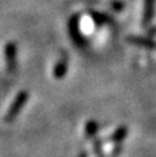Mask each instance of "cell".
Masks as SVG:
<instances>
[{
    "mask_svg": "<svg viewBox=\"0 0 156 157\" xmlns=\"http://www.w3.org/2000/svg\"><path fill=\"white\" fill-rule=\"evenodd\" d=\"M66 70H68V58H66V56H63V58L57 63V65L54 66L53 75H54L57 78H61V77L66 74Z\"/></svg>",
    "mask_w": 156,
    "mask_h": 157,
    "instance_id": "cell-6",
    "label": "cell"
},
{
    "mask_svg": "<svg viewBox=\"0 0 156 157\" xmlns=\"http://www.w3.org/2000/svg\"><path fill=\"white\" fill-rule=\"evenodd\" d=\"M127 134H128V129H127L125 126H120V128H118V129L111 135L109 141H112V142H120V141L127 136Z\"/></svg>",
    "mask_w": 156,
    "mask_h": 157,
    "instance_id": "cell-7",
    "label": "cell"
},
{
    "mask_svg": "<svg viewBox=\"0 0 156 157\" xmlns=\"http://www.w3.org/2000/svg\"><path fill=\"white\" fill-rule=\"evenodd\" d=\"M155 0H144V12H142V25H147L154 16Z\"/></svg>",
    "mask_w": 156,
    "mask_h": 157,
    "instance_id": "cell-5",
    "label": "cell"
},
{
    "mask_svg": "<svg viewBox=\"0 0 156 157\" xmlns=\"http://www.w3.org/2000/svg\"><path fill=\"white\" fill-rule=\"evenodd\" d=\"M93 150H95V153H96L97 157H103L102 148H101V141L97 140V139L93 141Z\"/></svg>",
    "mask_w": 156,
    "mask_h": 157,
    "instance_id": "cell-10",
    "label": "cell"
},
{
    "mask_svg": "<svg viewBox=\"0 0 156 157\" xmlns=\"http://www.w3.org/2000/svg\"><path fill=\"white\" fill-rule=\"evenodd\" d=\"M27 98H28V93L26 91H20L17 93V96L15 97V99L12 101V103L10 104V107L7 109V113L5 114L4 120L6 123H11L15 120V118L18 115V113L23 108L25 103L27 102Z\"/></svg>",
    "mask_w": 156,
    "mask_h": 157,
    "instance_id": "cell-1",
    "label": "cell"
},
{
    "mask_svg": "<svg viewBox=\"0 0 156 157\" xmlns=\"http://www.w3.org/2000/svg\"><path fill=\"white\" fill-rule=\"evenodd\" d=\"M97 129H98L97 123H96L95 120H88V121L86 123V128H85V134H86V136H88V137L93 136V135L96 134Z\"/></svg>",
    "mask_w": 156,
    "mask_h": 157,
    "instance_id": "cell-8",
    "label": "cell"
},
{
    "mask_svg": "<svg viewBox=\"0 0 156 157\" xmlns=\"http://www.w3.org/2000/svg\"><path fill=\"white\" fill-rule=\"evenodd\" d=\"M127 40L134 45L138 47H144V48H149L152 50H156V42L152 40L151 38H145V37H138V36H129L127 37Z\"/></svg>",
    "mask_w": 156,
    "mask_h": 157,
    "instance_id": "cell-4",
    "label": "cell"
},
{
    "mask_svg": "<svg viewBox=\"0 0 156 157\" xmlns=\"http://www.w3.org/2000/svg\"><path fill=\"white\" fill-rule=\"evenodd\" d=\"M92 16H93V18H95V21H96V23H98V25H102V23H108L109 22V17H107L106 15H102V13H97V12H92Z\"/></svg>",
    "mask_w": 156,
    "mask_h": 157,
    "instance_id": "cell-9",
    "label": "cell"
},
{
    "mask_svg": "<svg viewBox=\"0 0 156 157\" xmlns=\"http://www.w3.org/2000/svg\"><path fill=\"white\" fill-rule=\"evenodd\" d=\"M5 58L7 64V70L12 72L16 69V45L12 42H9L5 45Z\"/></svg>",
    "mask_w": 156,
    "mask_h": 157,
    "instance_id": "cell-2",
    "label": "cell"
},
{
    "mask_svg": "<svg viewBox=\"0 0 156 157\" xmlns=\"http://www.w3.org/2000/svg\"><path fill=\"white\" fill-rule=\"evenodd\" d=\"M69 29H70V36L72 38V40L77 44V45H82L85 43V39L84 37L81 36L80 31H79V20H77V16L74 15L71 18H70V22H69Z\"/></svg>",
    "mask_w": 156,
    "mask_h": 157,
    "instance_id": "cell-3",
    "label": "cell"
},
{
    "mask_svg": "<svg viewBox=\"0 0 156 157\" xmlns=\"http://www.w3.org/2000/svg\"><path fill=\"white\" fill-rule=\"evenodd\" d=\"M79 157H87V155H86V152H82V153H81Z\"/></svg>",
    "mask_w": 156,
    "mask_h": 157,
    "instance_id": "cell-11",
    "label": "cell"
}]
</instances>
